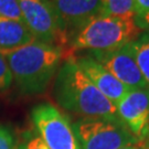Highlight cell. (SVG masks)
<instances>
[{
	"label": "cell",
	"instance_id": "1",
	"mask_svg": "<svg viewBox=\"0 0 149 149\" xmlns=\"http://www.w3.org/2000/svg\"><path fill=\"white\" fill-rule=\"evenodd\" d=\"M53 95L63 109L82 117H118L116 106L86 77L73 55L64 60L55 75Z\"/></svg>",
	"mask_w": 149,
	"mask_h": 149
},
{
	"label": "cell",
	"instance_id": "2",
	"mask_svg": "<svg viewBox=\"0 0 149 149\" xmlns=\"http://www.w3.org/2000/svg\"><path fill=\"white\" fill-rule=\"evenodd\" d=\"M63 48L33 41L26 47L3 54L12 81L22 95L44 93L63 62Z\"/></svg>",
	"mask_w": 149,
	"mask_h": 149
},
{
	"label": "cell",
	"instance_id": "3",
	"mask_svg": "<svg viewBox=\"0 0 149 149\" xmlns=\"http://www.w3.org/2000/svg\"><path fill=\"white\" fill-rule=\"evenodd\" d=\"M141 31L134 18L101 16L88 21L72 34L71 47L76 51H111L133 42Z\"/></svg>",
	"mask_w": 149,
	"mask_h": 149
},
{
	"label": "cell",
	"instance_id": "4",
	"mask_svg": "<svg viewBox=\"0 0 149 149\" xmlns=\"http://www.w3.org/2000/svg\"><path fill=\"white\" fill-rule=\"evenodd\" d=\"M72 126L82 149H119L140 143L119 117H82Z\"/></svg>",
	"mask_w": 149,
	"mask_h": 149
},
{
	"label": "cell",
	"instance_id": "5",
	"mask_svg": "<svg viewBox=\"0 0 149 149\" xmlns=\"http://www.w3.org/2000/svg\"><path fill=\"white\" fill-rule=\"evenodd\" d=\"M34 130L49 149H82L66 115L53 104L43 102L31 109Z\"/></svg>",
	"mask_w": 149,
	"mask_h": 149
},
{
	"label": "cell",
	"instance_id": "6",
	"mask_svg": "<svg viewBox=\"0 0 149 149\" xmlns=\"http://www.w3.org/2000/svg\"><path fill=\"white\" fill-rule=\"evenodd\" d=\"M23 23L36 41L62 47L68 33L51 0H19Z\"/></svg>",
	"mask_w": 149,
	"mask_h": 149
},
{
	"label": "cell",
	"instance_id": "7",
	"mask_svg": "<svg viewBox=\"0 0 149 149\" xmlns=\"http://www.w3.org/2000/svg\"><path fill=\"white\" fill-rule=\"evenodd\" d=\"M91 56L101 63L129 91L149 88L137 64L133 42L111 51H92Z\"/></svg>",
	"mask_w": 149,
	"mask_h": 149
},
{
	"label": "cell",
	"instance_id": "8",
	"mask_svg": "<svg viewBox=\"0 0 149 149\" xmlns=\"http://www.w3.org/2000/svg\"><path fill=\"white\" fill-rule=\"evenodd\" d=\"M116 108L119 119L140 141L149 137V88L129 91Z\"/></svg>",
	"mask_w": 149,
	"mask_h": 149
},
{
	"label": "cell",
	"instance_id": "9",
	"mask_svg": "<svg viewBox=\"0 0 149 149\" xmlns=\"http://www.w3.org/2000/svg\"><path fill=\"white\" fill-rule=\"evenodd\" d=\"M74 59L81 71L93 83V85L115 106L129 92L126 86L88 53L74 56Z\"/></svg>",
	"mask_w": 149,
	"mask_h": 149
},
{
	"label": "cell",
	"instance_id": "10",
	"mask_svg": "<svg viewBox=\"0 0 149 149\" xmlns=\"http://www.w3.org/2000/svg\"><path fill=\"white\" fill-rule=\"evenodd\" d=\"M69 37L88 21L103 15L102 0H51Z\"/></svg>",
	"mask_w": 149,
	"mask_h": 149
},
{
	"label": "cell",
	"instance_id": "11",
	"mask_svg": "<svg viewBox=\"0 0 149 149\" xmlns=\"http://www.w3.org/2000/svg\"><path fill=\"white\" fill-rule=\"evenodd\" d=\"M36 41L31 32L22 21L0 17V53L16 51Z\"/></svg>",
	"mask_w": 149,
	"mask_h": 149
},
{
	"label": "cell",
	"instance_id": "12",
	"mask_svg": "<svg viewBox=\"0 0 149 149\" xmlns=\"http://www.w3.org/2000/svg\"><path fill=\"white\" fill-rule=\"evenodd\" d=\"M133 49L139 70L149 87V33H140L133 41Z\"/></svg>",
	"mask_w": 149,
	"mask_h": 149
},
{
	"label": "cell",
	"instance_id": "13",
	"mask_svg": "<svg viewBox=\"0 0 149 149\" xmlns=\"http://www.w3.org/2000/svg\"><path fill=\"white\" fill-rule=\"evenodd\" d=\"M103 15L116 18H134L135 0H102Z\"/></svg>",
	"mask_w": 149,
	"mask_h": 149
},
{
	"label": "cell",
	"instance_id": "14",
	"mask_svg": "<svg viewBox=\"0 0 149 149\" xmlns=\"http://www.w3.org/2000/svg\"><path fill=\"white\" fill-rule=\"evenodd\" d=\"M0 17L23 22L19 0H0Z\"/></svg>",
	"mask_w": 149,
	"mask_h": 149
},
{
	"label": "cell",
	"instance_id": "15",
	"mask_svg": "<svg viewBox=\"0 0 149 149\" xmlns=\"http://www.w3.org/2000/svg\"><path fill=\"white\" fill-rule=\"evenodd\" d=\"M16 149H49V147L37 132H28L23 135V138Z\"/></svg>",
	"mask_w": 149,
	"mask_h": 149
},
{
	"label": "cell",
	"instance_id": "16",
	"mask_svg": "<svg viewBox=\"0 0 149 149\" xmlns=\"http://www.w3.org/2000/svg\"><path fill=\"white\" fill-rule=\"evenodd\" d=\"M12 75H11L9 65L6 61L3 54L0 53V92L8 90L12 84Z\"/></svg>",
	"mask_w": 149,
	"mask_h": 149
},
{
	"label": "cell",
	"instance_id": "17",
	"mask_svg": "<svg viewBox=\"0 0 149 149\" xmlns=\"http://www.w3.org/2000/svg\"><path fill=\"white\" fill-rule=\"evenodd\" d=\"M0 149H16L12 134L3 126H0Z\"/></svg>",
	"mask_w": 149,
	"mask_h": 149
},
{
	"label": "cell",
	"instance_id": "18",
	"mask_svg": "<svg viewBox=\"0 0 149 149\" xmlns=\"http://www.w3.org/2000/svg\"><path fill=\"white\" fill-rule=\"evenodd\" d=\"M134 22L140 31L149 33V10L138 13V15H135Z\"/></svg>",
	"mask_w": 149,
	"mask_h": 149
},
{
	"label": "cell",
	"instance_id": "19",
	"mask_svg": "<svg viewBox=\"0 0 149 149\" xmlns=\"http://www.w3.org/2000/svg\"><path fill=\"white\" fill-rule=\"evenodd\" d=\"M149 10V0H135V15Z\"/></svg>",
	"mask_w": 149,
	"mask_h": 149
},
{
	"label": "cell",
	"instance_id": "20",
	"mask_svg": "<svg viewBox=\"0 0 149 149\" xmlns=\"http://www.w3.org/2000/svg\"><path fill=\"white\" fill-rule=\"evenodd\" d=\"M119 149H149V147L145 146V145H140V143H138V144L129 145V146H126V147H123Z\"/></svg>",
	"mask_w": 149,
	"mask_h": 149
}]
</instances>
